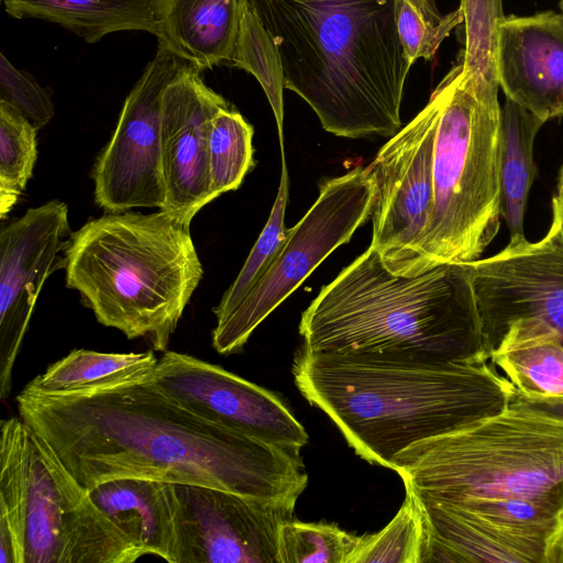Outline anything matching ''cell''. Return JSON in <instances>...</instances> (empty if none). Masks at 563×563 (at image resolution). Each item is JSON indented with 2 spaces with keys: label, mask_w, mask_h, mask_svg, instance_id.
I'll return each mask as SVG.
<instances>
[{
  "label": "cell",
  "mask_w": 563,
  "mask_h": 563,
  "mask_svg": "<svg viewBox=\"0 0 563 563\" xmlns=\"http://www.w3.org/2000/svg\"><path fill=\"white\" fill-rule=\"evenodd\" d=\"M434 203L415 274L479 258L500 221L499 102L478 100L455 65L435 88Z\"/></svg>",
  "instance_id": "8"
},
{
  "label": "cell",
  "mask_w": 563,
  "mask_h": 563,
  "mask_svg": "<svg viewBox=\"0 0 563 563\" xmlns=\"http://www.w3.org/2000/svg\"><path fill=\"white\" fill-rule=\"evenodd\" d=\"M302 346L406 362L489 361L463 263L394 274L373 247L324 285L299 322Z\"/></svg>",
  "instance_id": "4"
},
{
  "label": "cell",
  "mask_w": 563,
  "mask_h": 563,
  "mask_svg": "<svg viewBox=\"0 0 563 563\" xmlns=\"http://www.w3.org/2000/svg\"><path fill=\"white\" fill-rule=\"evenodd\" d=\"M358 539L335 523L291 518L280 530L279 563H349Z\"/></svg>",
  "instance_id": "31"
},
{
  "label": "cell",
  "mask_w": 563,
  "mask_h": 563,
  "mask_svg": "<svg viewBox=\"0 0 563 563\" xmlns=\"http://www.w3.org/2000/svg\"><path fill=\"white\" fill-rule=\"evenodd\" d=\"M13 18H36L60 24L92 44L118 31L155 35L151 0H2Z\"/></svg>",
  "instance_id": "22"
},
{
  "label": "cell",
  "mask_w": 563,
  "mask_h": 563,
  "mask_svg": "<svg viewBox=\"0 0 563 563\" xmlns=\"http://www.w3.org/2000/svg\"><path fill=\"white\" fill-rule=\"evenodd\" d=\"M247 0H151L158 45L203 70L230 65Z\"/></svg>",
  "instance_id": "19"
},
{
  "label": "cell",
  "mask_w": 563,
  "mask_h": 563,
  "mask_svg": "<svg viewBox=\"0 0 563 563\" xmlns=\"http://www.w3.org/2000/svg\"><path fill=\"white\" fill-rule=\"evenodd\" d=\"M280 54L285 88L322 128L349 139L394 136L410 62L396 0H249Z\"/></svg>",
  "instance_id": "3"
},
{
  "label": "cell",
  "mask_w": 563,
  "mask_h": 563,
  "mask_svg": "<svg viewBox=\"0 0 563 563\" xmlns=\"http://www.w3.org/2000/svg\"><path fill=\"white\" fill-rule=\"evenodd\" d=\"M288 197L289 178L285 154H282L280 183L271 214L236 278L213 308L216 319L227 314L241 301L283 247L288 235V229L285 227Z\"/></svg>",
  "instance_id": "30"
},
{
  "label": "cell",
  "mask_w": 563,
  "mask_h": 563,
  "mask_svg": "<svg viewBox=\"0 0 563 563\" xmlns=\"http://www.w3.org/2000/svg\"><path fill=\"white\" fill-rule=\"evenodd\" d=\"M0 100L15 107L37 130L45 126L54 115L51 95L29 73L15 68L2 53Z\"/></svg>",
  "instance_id": "33"
},
{
  "label": "cell",
  "mask_w": 563,
  "mask_h": 563,
  "mask_svg": "<svg viewBox=\"0 0 563 563\" xmlns=\"http://www.w3.org/2000/svg\"><path fill=\"white\" fill-rule=\"evenodd\" d=\"M253 126L232 106L212 119L209 139L211 196L236 190L254 166Z\"/></svg>",
  "instance_id": "27"
},
{
  "label": "cell",
  "mask_w": 563,
  "mask_h": 563,
  "mask_svg": "<svg viewBox=\"0 0 563 563\" xmlns=\"http://www.w3.org/2000/svg\"><path fill=\"white\" fill-rule=\"evenodd\" d=\"M292 376L355 453L391 468L410 445L504 410L514 385L489 361L406 362L301 346Z\"/></svg>",
  "instance_id": "2"
},
{
  "label": "cell",
  "mask_w": 563,
  "mask_h": 563,
  "mask_svg": "<svg viewBox=\"0 0 563 563\" xmlns=\"http://www.w3.org/2000/svg\"><path fill=\"white\" fill-rule=\"evenodd\" d=\"M560 4H561L562 13H563V0H561Z\"/></svg>",
  "instance_id": "37"
},
{
  "label": "cell",
  "mask_w": 563,
  "mask_h": 563,
  "mask_svg": "<svg viewBox=\"0 0 563 563\" xmlns=\"http://www.w3.org/2000/svg\"><path fill=\"white\" fill-rule=\"evenodd\" d=\"M153 382L180 405L236 432L283 446L302 449L308 433L276 393L219 365L165 351Z\"/></svg>",
  "instance_id": "15"
},
{
  "label": "cell",
  "mask_w": 563,
  "mask_h": 563,
  "mask_svg": "<svg viewBox=\"0 0 563 563\" xmlns=\"http://www.w3.org/2000/svg\"><path fill=\"white\" fill-rule=\"evenodd\" d=\"M478 311L486 355L514 324L555 333L563 342V243L550 231L499 253L463 263Z\"/></svg>",
  "instance_id": "13"
},
{
  "label": "cell",
  "mask_w": 563,
  "mask_h": 563,
  "mask_svg": "<svg viewBox=\"0 0 563 563\" xmlns=\"http://www.w3.org/2000/svg\"><path fill=\"white\" fill-rule=\"evenodd\" d=\"M544 563H563V506L558 511L553 531L548 540Z\"/></svg>",
  "instance_id": "34"
},
{
  "label": "cell",
  "mask_w": 563,
  "mask_h": 563,
  "mask_svg": "<svg viewBox=\"0 0 563 563\" xmlns=\"http://www.w3.org/2000/svg\"><path fill=\"white\" fill-rule=\"evenodd\" d=\"M419 500L430 527L424 563H544L560 510L527 499Z\"/></svg>",
  "instance_id": "12"
},
{
  "label": "cell",
  "mask_w": 563,
  "mask_h": 563,
  "mask_svg": "<svg viewBox=\"0 0 563 563\" xmlns=\"http://www.w3.org/2000/svg\"><path fill=\"white\" fill-rule=\"evenodd\" d=\"M439 107L434 90L427 106L383 145L368 165L374 183L371 246L394 274H415L432 216Z\"/></svg>",
  "instance_id": "10"
},
{
  "label": "cell",
  "mask_w": 563,
  "mask_h": 563,
  "mask_svg": "<svg viewBox=\"0 0 563 563\" xmlns=\"http://www.w3.org/2000/svg\"><path fill=\"white\" fill-rule=\"evenodd\" d=\"M230 66L251 73L262 86L275 115L280 151L285 152L283 132L285 76L282 58L274 40L249 0Z\"/></svg>",
  "instance_id": "28"
},
{
  "label": "cell",
  "mask_w": 563,
  "mask_h": 563,
  "mask_svg": "<svg viewBox=\"0 0 563 563\" xmlns=\"http://www.w3.org/2000/svg\"><path fill=\"white\" fill-rule=\"evenodd\" d=\"M553 218L549 229L563 243V165L561 167L556 192L552 201Z\"/></svg>",
  "instance_id": "35"
},
{
  "label": "cell",
  "mask_w": 563,
  "mask_h": 563,
  "mask_svg": "<svg viewBox=\"0 0 563 563\" xmlns=\"http://www.w3.org/2000/svg\"><path fill=\"white\" fill-rule=\"evenodd\" d=\"M489 362L514 385L519 399L563 398V342L551 331L510 325Z\"/></svg>",
  "instance_id": "21"
},
{
  "label": "cell",
  "mask_w": 563,
  "mask_h": 563,
  "mask_svg": "<svg viewBox=\"0 0 563 563\" xmlns=\"http://www.w3.org/2000/svg\"><path fill=\"white\" fill-rule=\"evenodd\" d=\"M0 517L18 563H132L145 555L20 416L1 421Z\"/></svg>",
  "instance_id": "7"
},
{
  "label": "cell",
  "mask_w": 563,
  "mask_h": 563,
  "mask_svg": "<svg viewBox=\"0 0 563 563\" xmlns=\"http://www.w3.org/2000/svg\"><path fill=\"white\" fill-rule=\"evenodd\" d=\"M497 66L507 99L543 122L563 117V13L504 16Z\"/></svg>",
  "instance_id": "18"
},
{
  "label": "cell",
  "mask_w": 563,
  "mask_h": 563,
  "mask_svg": "<svg viewBox=\"0 0 563 563\" xmlns=\"http://www.w3.org/2000/svg\"><path fill=\"white\" fill-rule=\"evenodd\" d=\"M464 21L462 9L441 14L430 0H396V26L410 62L430 60L451 31Z\"/></svg>",
  "instance_id": "32"
},
{
  "label": "cell",
  "mask_w": 563,
  "mask_h": 563,
  "mask_svg": "<svg viewBox=\"0 0 563 563\" xmlns=\"http://www.w3.org/2000/svg\"><path fill=\"white\" fill-rule=\"evenodd\" d=\"M37 129L11 103L0 100V218L13 209L37 159Z\"/></svg>",
  "instance_id": "29"
},
{
  "label": "cell",
  "mask_w": 563,
  "mask_h": 563,
  "mask_svg": "<svg viewBox=\"0 0 563 563\" xmlns=\"http://www.w3.org/2000/svg\"><path fill=\"white\" fill-rule=\"evenodd\" d=\"M173 563H279L283 525L296 500H267L218 488L174 484Z\"/></svg>",
  "instance_id": "14"
},
{
  "label": "cell",
  "mask_w": 563,
  "mask_h": 563,
  "mask_svg": "<svg viewBox=\"0 0 563 563\" xmlns=\"http://www.w3.org/2000/svg\"><path fill=\"white\" fill-rule=\"evenodd\" d=\"M71 234L67 205L51 200L2 224L0 231V398L11 391L12 369L46 279L65 267Z\"/></svg>",
  "instance_id": "16"
},
{
  "label": "cell",
  "mask_w": 563,
  "mask_h": 563,
  "mask_svg": "<svg viewBox=\"0 0 563 563\" xmlns=\"http://www.w3.org/2000/svg\"><path fill=\"white\" fill-rule=\"evenodd\" d=\"M230 103L209 88L201 69L185 63L162 98L161 156L166 200L162 210L190 227L211 202L208 139L212 119Z\"/></svg>",
  "instance_id": "17"
},
{
  "label": "cell",
  "mask_w": 563,
  "mask_h": 563,
  "mask_svg": "<svg viewBox=\"0 0 563 563\" xmlns=\"http://www.w3.org/2000/svg\"><path fill=\"white\" fill-rule=\"evenodd\" d=\"M530 111L507 99L500 111V214L510 240H526L523 219L531 185L537 175L533 161L534 140L544 124Z\"/></svg>",
  "instance_id": "23"
},
{
  "label": "cell",
  "mask_w": 563,
  "mask_h": 563,
  "mask_svg": "<svg viewBox=\"0 0 563 563\" xmlns=\"http://www.w3.org/2000/svg\"><path fill=\"white\" fill-rule=\"evenodd\" d=\"M92 501L146 555L173 563L176 549L174 484L118 478L89 489Z\"/></svg>",
  "instance_id": "20"
},
{
  "label": "cell",
  "mask_w": 563,
  "mask_h": 563,
  "mask_svg": "<svg viewBox=\"0 0 563 563\" xmlns=\"http://www.w3.org/2000/svg\"><path fill=\"white\" fill-rule=\"evenodd\" d=\"M153 374L65 395L22 389L19 416L88 490L143 478L297 501L308 484L301 449L198 416L163 393Z\"/></svg>",
  "instance_id": "1"
},
{
  "label": "cell",
  "mask_w": 563,
  "mask_h": 563,
  "mask_svg": "<svg viewBox=\"0 0 563 563\" xmlns=\"http://www.w3.org/2000/svg\"><path fill=\"white\" fill-rule=\"evenodd\" d=\"M417 498L527 499L563 506V417L518 397L504 410L417 442L391 468Z\"/></svg>",
  "instance_id": "6"
},
{
  "label": "cell",
  "mask_w": 563,
  "mask_h": 563,
  "mask_svg": "<svg viewBox=\"0 0 563 563\" xmlns=\"http://www.w3.org/2000/svg\"><path fill=\"white\" fill-rule=\"evenodd\" d=\"M66 286L98 322L166 350L203 276L189 227L169 212H106L71 232Z\"/></svg>",
  "instance_id": "5"
},
{
  "label": "cell",
  "mask_w": 563,
  "mask_h": 563,
  "mask_svg": "<svg viewBox=\"0 0 563 563\" xmlns=\"http://www.w3.org/2000/svg\"><path fill=\"white\" fill-rule=\"evenodd\" d=\"M158 358L151 351L108 353L73 350L23 388L40 395H65L137 379L152 374Z\"/></svg>",
  "instance_id": "24"
},
{
  "label": "cell",
  "mask_w": 563,
  "mask_h": 563,
  "mask_svg": "<svg viewBox=\"0 0 563 563\" xmlns=\"http://www.w3.org/2000/svg\"><path fill=\"white\" fill-rule=\"evenodd\" d=\"M465 22L462 73L481 101H498V33L501 0H461Z\"/></svg>",
  "instance_id": "25"
},
{
  "label": "cell",
  "mask_w": 563,
  "mask_h": 563,
  "mask_svg": "<svg viewBox=\"0 0 563 563\" xmlns=\"http://www.w3.org/2000/svg\"><path fill=\"white\" fill-rule=\"evenodd\" d=\"M523 401H526V400H523ZM527 402L563 417V398L545 399V400H539V401H527Z\"/></svg>",
  "instance_id": "36"
},
{
  "label": "cell",
  "mask_w": 563,
  "mask_h": 563,
  "mask_svg": "<svg viewBox=\"0 0 563 563\" xmlns=\"http://www.w3.org/2000/svg\"><path fill=\"white\" fill-rule=\"evenodd\" d=\"M429 538L422 505L406 489L396 516L382 530L360 537L349 563H424Z\"/></svg>",
  "instance_id": "26"
},
{
  "label": "cell",
  "mask_w": 563,
  "mask_h": 563,
  "mask_svg": "<svg viewBox=\"0 0 563 563\" xmlns=\"http://www.w3.org/2000/svg\"><path fill=\"white\" fill-rule=\"evenodd\" d=\"M187 63L163 46L126 96L91 170L95 202L109 213L165 206L161 112L165 88Z\"/></svg>",
  "instance_id": "11"
},
{
  "label": "cell",
  "mask_w": 563,
  "mask_h": 563,
  "mask_svg": "<svg viewBox=\"0 0 563 563\" xmlns=\"http://www.w3.org/2000/svg\"><path fill=\"white\" fill-rule=\"evenodd\" d=\"M374 183L369 166L322 181L307 213L263 276L227 314L216 319L212 346L220 355L240 352L254 330L369 218Z\"/></svg>",
  "instance_id": "9"
}]
</instances>
